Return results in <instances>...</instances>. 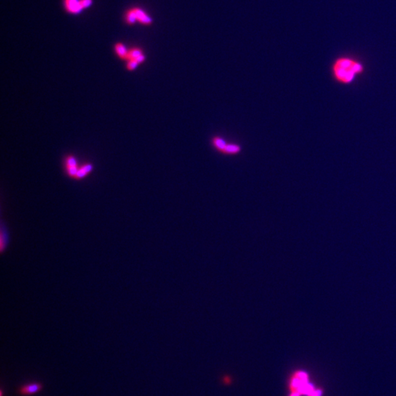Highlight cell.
Instances as JSON below:
<instances>
[{
	"instance_id": "obj_9",
	"label": "cell",
	"mask_w": 396,
	"mask_h": 396,
	"mask_svg": "<svg viewBox=\"0 0 396 396\" xmlns=\"http://www.w3.org/2000/svg\"><path fill=\"white\" fill-rule=\"evenodd\" d=\"M115 51L117 55H118L121 60H127L128 52H129V50H127L124 44L121 43H116L115 46Z\"/></svg>"
},
{
	"instance_id": "obj_11",
	"label": "cell",
	"mask_w": 396,
	"mask_h": 396,
	"mask_svg": "<svg viewBox=\"0 0 396 396\" xmlns=\"http://www.w3.org/2000/svg\"><path fill=\"white\" fill-rule=\"evenodd\" d=\"M126 23L129 25H134L136 22H137V16H136V13L134 9L129 10V11H127V13H126Z\"/></svg>"
},
{
	"instance_id": "obj_13",
	"label": "cell",
	"mask_w": 396,
	"mask_h": 396,
	"mask_svg": "<svg viewBox=\"0 0 396 396\" xmlns=\"http://www.w3.org/2000/svg\"><path fill=\"white\" fill-rule=\"evenodd\" d=\"M80 2L83 10L91 7V5L93 4V0H80Z\"/></svg>"
},
{
	"instance_id": "obj_10",
	"label": "cell",
	"mask_w": 396,
	"mask_h": 396,
	"mask_svg": "<svg viewBox=\"0 0 396 396\" xmlns=\"http://www.w3.org/2000/svg\"><path fill=\"white\" fill-rule=\"evenodd\" d=\"M142 52L139 48H132L128 52L127 60H136L138 57L142 55Z\"/></svg>"
},
{
	"instance_id": "obj_5",
	"label": "cell",
	"mask_w": 396,
	"mask_h": 396,
	"mask_svg": "<svg viewBox=\"0 0 396 396\" xmlns=\"http://www.w3.org/2000/svg\"><path fill=\"white\" fill-rule=\"evenodd\" d=\"M94 165L89 163H85L82 166H80L76 176H75V180H82V179H85L94 171Z\"/></svg>"
},
{
	"instance_id": "obj_2",
	"label": "cell",
	"mask_w": 396,
	"mask_h": 396,
	"mask_svg": "<svg viewBox=\"0 0 396 396\" xmlns=\"http://www.w3.org/2000/svg\"><path fill=\"white\" fill-rule=\"evenodd\" d=\"M290 392H294L298 395H308L314 388L308 381V375L302 370H297L291 375L288 384Z\"/></svg>"
},
{
	"instance_id": "obj_4",
	"label": "cell",
	"mask_w": 396,
	"mask_h": 396,
	"mask_svg": "<svg viewBox=\"0 0 396 396\" xmlns=\"http://www.w3.org/2000/svg\"><path fill=\"white\" fill-rule=\"evenodd\" d=\"M42 389L43 384L41 383L33 381L21 386L19 389V394L22 396H31L38 393Z\"/></svg>"
},
{
	"instance_id": "obj_1",
	"label": "cell",
	"mask_w": 396,
	"mask_h": 396,
	"mask_svg": "<svg viewBox=\"0 0 396 396\" xmlns=\"http://www.w3.org/2000/svg\"><path fill=\"white\" fill-rule=\"evenodd\" d=\"M364 71L362 63L356 59L349 57H341L335 60L332 66V72L335 80L343 85L353 83L357 76Z\"/></svg>"
},
{
	"instance_id": "obj_7",
	"label": "cell",
	"mask_w": 396,
	"mask_h": 396,
	"mask_svg": "<svg viewBox=\"0 0 396 396\" xmlns=\"http://www.w3.org/2000/svg\"><path fill=\"white\" fill-rule=\"evenodd\" d=\"M134 9L136 13V16H137V22H140L143 25H149L151 23L152 19L142 9H138V8H134Z\"/></svg>"
},
{
	"instance_id": "obj_3",
	"label": "cell",
	"mask_w": 396,
	"mask_h": 396,
	"mask_svg": "<svg viewBox=\"0 0 396 396\" xmlns=\"http://www.w3.org/2000/svg\"><path fill=\"white\" fill-rule=\"evenodd\" d=\"M64 165H65L66 174L68 175L69 177L74 179L78 168H80L77 159L73 155H66L65 160H64Z\"/></svg>"
},
{
	"instance_id": "obj_14",
	"label": "cell",
	"mask_w": 396,
	"mask_h": 396,
	"mask_svg": "<svg viewBox=\"0 0 396 396\" xmlns=\"http://www.w3.org/2000/svg\"><path fill=\"white\" fill-rule=\"evenodd\" d=\"M321 394H322V392H321L320 390H317V389L315 390V389H314V390H312L307 396H320Z\"/></svg>"
},
{
	"instance_id": "obj_6",
	"label": "cell",
	"mask_w": 396,
	"mask_h": 396,
	"mask_svg": "<svg viewBox=\"0 0 396 396\" xmlns=\"http://www.w3.org/2000/svg\"><path fill=\"white\" fill-rule=\"evenodd\" d=\"M65 8L72 14H78L83 11L80 0H65Z\"/></svg>"
},
{
	"instance_id": "obj_12",
	"label": "cell",
	"mask_w": 396,
	"mask_h": 396,
	"mask_svg": "<svg viewBox=\"0 0 396 396\" xmlns=\"http://www.w3.org/2000/svg\"><path fill=\"white\" fill-rule=\"evenodd\" d=\"M139 65V62H137V60H127V64H126V68H127L128 70H130V71H132V70H135V69L137 68V66Z\"/></svg>"
},
{
	"instance_id": "obj_8",
	"label": "cell",
	"mask_w": 396,
	"mask_h": 396,
	"mask_svg": "<svg viewBox=\"0 0 396 396\" xmlns=\"http://www.w3.org/2000/svg\"><path fill=\"white\" fill-rule=\"evenodd\" d=\"M242 147L240 145L236 144L227 143L225 145L222 153L225 155H235L241 152Z\"/></svg>"
}]
</instances>
